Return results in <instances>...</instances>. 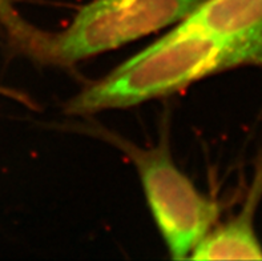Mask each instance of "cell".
<instances>
[{"label": "cell", "mask_w": 262, "mask_h": 261, "mask_svg": "<svg viewBox=\"0 0 262 261\" xmlns=\"http://www.w3.org/2000/svg\"><path fill=\"white\" fill-rule=\"evenodd\" d=\"M262 66V22L243 32L216 36L176 28L129 57L66 104L68 115L129 108L183 91L194 82L241 66Z\"/></svg>", "instance_id": "obj_1"}, {"label": "cell", "mask_w": 262, "mask_h": 261, "mask_svg": "<svg viewBox=\"0 0 262 261\" xmlns=\"http://www.w3.org/2000/svg\"><path fill=\"white\" fill-rule=\"evenodd\" d=\"M106 139L116 143L139 172L146 202L160 235L173 260L189 258L200 240L217 224L221 207L197 188L189 176L176 166L170 153L168 127L157 146L139 148L112 133Z\"/></svg>", "instance_id": "obj_2"}, {"label": "cell", "mask_w": 262, "mask_h": 261, "mask_svg": "<svg viewBox=\"0 0 262 261\" xmlns=\"http://www.w3.org/2000/svg\"><path fill=\"white\" fill-rule=\"evenodd\" d=\"M203 0H92L64 31L47 36L40 62L71 67L180 23Z\"/></svg>", "instance_id": "obj_3"}, {"label": "cell", "mask_w": 262, "mask_h": 261, "mask_svg": "<svg viewBox=\"0 0 262 261\" xmlns=\"http://www.w3.org/2000/svg\"><path fill=\"white\" fill-rule=\"evenodd\" d=\"M253 208L244 209L237 217L214 225L194 247L192 260H262V245L253 229Z\"/></svg>", "instance_id": "obj_4"}, {"label": "cell", "mask_w": 262, "mask_h": 261, "mask_svg": "<svg viewBox=\"0 0 262 261\" xmlns=\"http://www.w3.org/2000/svg\"><path fill=\"white\" fill-rule=\"evenodd\" d=\"M262 22V0H203L179 26L189 30L228 36Z\"/></svg>", "instance_id": "obj_5"}, {"label": "cell", "mask_w": 262, "mask_h": 261, "mask_svg": "<svg viewBox=\"0 0 262 261\" xmlns=\"http://www.w3.org/2000/svg\"><path fill=\"white\" fill-rule=\"evenodd\" d=\"M0 24L16 50L40 62L48 32H43L28 23L11 0H0Z\"/></svg>", "instance_id": "obj_6"}, {"label": "cell", "mask_w": 262, "mask_h": 261, "mask_svg": "<svg viewBox=\"0 0 262 261\" xmlns=\"http://www.w3.org/2000/svg\"><path fill=\"white\" fill-rule=\"evenodd\" d=\"M0 93H6V95H8V96H12V97H17V99H20V100H26L24 99V96H21V95H17L16 92H12V91H3V88H0Z\"/></svg>", "instance_id": "obj_7"}]
</instances>
